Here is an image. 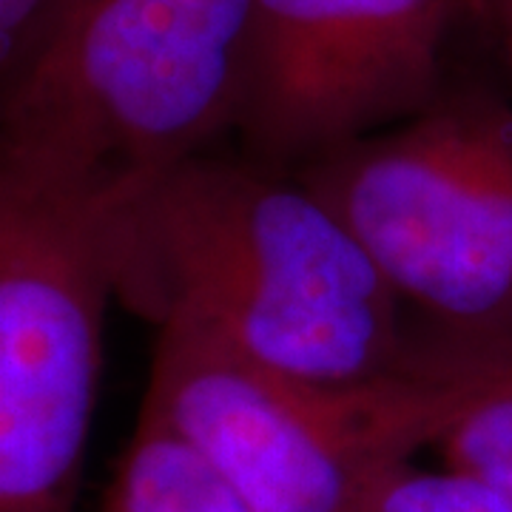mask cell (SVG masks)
Wrapping results in <instances>:
<instances>
[{"mask_svg":"<svg viewBox=\"0 0 512 512\" xmlns=\"http://www.w3.org/2000/svg\"><path fill=\"white\" fill-rule=\"evenodd\" d=\"M111 242L117 302L157 330L316 382L413 359L407 308L296 171L205 151L123 194Z\"/></svg>","mask_w":512,"mask_h":512,"instance_id":"1","label":"cell"},{"mask_svg":"<svg viewBox=\"0 0 512 512\" xmlns=\"http://www.w3.org/2000/svg\"><path fill=\"white\" fill-rule=\"evenodd\" d=\"M254 0H72L0 97V157L131 191L237 134Z\"/></svg>","mask_w":512,"mask_h":512,"instance_id":"2","label":"cell"},{"mask_svg":"<svg viewBox=\"0 0 512 512\" xmlns=\"http://www.w3.org/2000/svg\"><path fill=\"white\" fill-rule=\"evenodd\" d=\"M140 421L191 447L251 512H342L384 470L436 447L444 382L421 336L399 373L336 384L157 330Z\"/></svg>","mask_w":512,"mask_h":512,"instance_id":"3","label":"cell"},{"mask_svg":"<svg viewBox=\"0 0 512 512\" xmlns=\"http://www.w3.org/2000/svg\"><path fill=\"white\" fill-rule=\"evenodd\" d=\"M296 174L427 330L512 339V111L501 100L444 92Z\"/></svg>","mask_w":512,"mask_h":512,"instance_id":"4","label":"cell"},{"mask_svg":"<svg viewBox=\"0 0 512 512\" xmlns=\"http://www.w3.org/2000/svg\"><path fill=\"white\" fill-rule=\"evenodd\" d=\"M126 191L0 157V512H74Z\"/></svg>","mask_w":512,"mask_h":512,"instance_id":"5","label":"cell"},{"mask_svg":"<svg viewBox=\"0 0 512 512\" xmlns=\"http://www.w3.org/2000/svg\"><path fill=\"white\" fill-rule=\"evenodd\" d=\"M458 0H254L245 154L296 171L430 109Z\"/></svg>","mask_w":512,"mask_h":512,"instance_id":"6","label":"cell"},{"mask_svg":"<svg viewBox=\"0 0 512 512\" xmlns=\"http://www.w3.org/2000/svg\"><path fill=\"white\" fill-rule=\"evenodd\" d=\"M444 382V467L473 478L512 512V339L421 333Z\"/></svg>","mask_w":512,"mask_h":512,"instance_id":"7","label":"cell"},{"mask_svg":"<svg viewBox=\"0 0 512 512\" xmlns=\"http://www.w3.org/2000/svg\"><path fill=\"white\" fill-rule=\"evenodd\" d=\"M100 512H251L183 441L146 421L103 495Z\"/></svg>","mask_w":512,"mask_h":512,"instance_id":"8","label":"cell"},{"mask_svg":"<svg viewBox=\"0 0 512 512\" xmlns=\"http://www.w3.org/2000/svg\"><path fill=\"white\" fill-rule=\"evenodd\" d=\"M342 512H510V507L456 470H424L404 461L373 478Z\"/></svg>","mask_w":512,"mask_h":512,"instance_id":"9","label":"cell"},{"mask_svg":"<svg viewBox=\"0 0 512 512\" xmlns=\"http://www.w3.org/2000/svg\"><path fill=\"white\" fill-rule=\"evenodd\" d=\"M72 0H0V97L40 55Z\"/></svg>","mask_w":512,"mask_h":512,"instance_id":"10","label":"cell"},{"mask_svg":"<svg viewBox=\"0 0 512 512\" xmlns=\"http://www.w3.org/2000/svg\"><path fill=\"white\" fill-rule=\"evenodd\" d=\"M473 3H476L478 15L490 23L512 66V0H473Z\"/></svg>","mask_w":512,"mask_h":512,"instance_id":"11","label":"cell"}]
</instances>
